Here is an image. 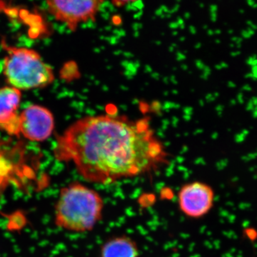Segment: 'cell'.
<instances>
[{
	"instance_id": "1",
	"label": "cell",
	"mask_w": 257,
	"mask_h": 257,
	"mask_svg": "<svg viewBox=\"0 0 257 257\" xmlns=\"http://www.w3.org/2000/svg\"><path fill=\"white\" fill-rule=\"evenodd\" d=\"M54 154L72 162L85 180L104 185L154 172L168 160L148 119L111 114L77 120L57 139Z\"/></svg>"
},
{
	"instance_id": "2",
	"label": "cell",
	"mask_w": 257,
	"mask_h": 257,
	"mask_svg": "<svg viewBox=\"0 0 257 257\" xmlns=\"http://www.w3.org/2000/svg\"><path fill=\"white\" fill-rule=\"evenodd\" d=\"M104 208L99 192L73 182L61 189L55 206V224L73 232L92 231L102 218Z\"/></svg>"
},
{
	"instance_id": "3",
	"label": "cell",
	"mask_w": 257,
	"mask_h": 257,
	"mask_svg": "<svg viewBox=\"0 0 257 257\" xmlns=\"http://www.w3.org/2000/svg\"><path fill=\"white\" fill-rule=\"evenodd\" d=\"M3 73L10 87L28 90L50 85L55 79L53 69L36 51L25 47L5 46Z\"/></svg>"
},
{
	"instance_id": "4",
	"label": "cell",
	"mask_w": 257,
	"mask_h": 257,
	"mask_svg": "<svg viewBox=\"0 0 257 257\" xmlns=\"http://www.w3.org/2000/svg\"><path fill=\"white\" fill-rule=\"evenodd\" d=\"M106 0H46L47 9L57 21L75 31L79 25L95 21Z\"/></svg>"
},
{
	"instance_id": "5",
	"label": "cell",
	"mask_w": 257,
	"mask_h": 257,
	"mask_svg": "<svg viewBox=\"0 0 257 257\" xmlns=\"http://www.w3.org/2000/svg\"><path fill=\"white\" fill-rule=\"evenodd\" d=\"M178 205L182 213L191 219H200L207 215L215 201V193L209 184L202 182L184 184L178 192Z\"/></svg>"
},
{
	"instance_id": "6",
	"label": "cell",
	"mask_w": 257,
	"mask_h": 257,
	"mask_svg": "<svg viewBox=\"0 0 257 257\" xmlns=\"http://www.w3.org/2000/svg\"><path fill=\"white\" fill-rule=\"evenodd\" d=\"M54 127L53 115L44 106L31 105L20 114V134L30 141H45L50 138Z\"/></svg>"
},
{
	"instance_id": "7",
	"label": "cell",
	"mask_w": 257,
	"mask_h": 257,
	"mask_svg": "<svg viewBox=\"0 0 257 257\" xmlns=\"http://www.w3.org/2000/svg\"><path fill=\"white\" fill-rule=\"evenodd\" d=\"M22 94L12 87L0 88V130L10 135H20L18 109Z\"/></svg>"
},
{
	"instance_id": "8",
	"label": "cell",
	"mask_w": 257,
	"mask_h": 257,
	"mask_svg": "<svg viewBox=\"0 0 257 257\" xmlns=\"http://www.w3.org/2000/svg\"><path fill=\"white\" fill-rule=\"evenodd\" d=\"M100 257H140V249L135 240L121 235L110 238L102 244Z\"/></svg>"
},
{
	"instance_id": "9",
	"label": "cell",
	"mask_w": 257,
	"mask_h": 257,
	"mask_svg": "<svg viewBox=\"0 0 257 257\" xmlns=\"http://www.w3.org/2000/svg\"><path fill=\"white\" fill-rule=\"evenodd\" d=\"M140 1L141 0H110L113 7L117 9H122L130 5L136 4Z\"/></svg>"
}]
</instances>
